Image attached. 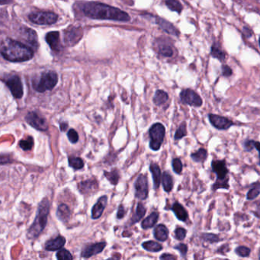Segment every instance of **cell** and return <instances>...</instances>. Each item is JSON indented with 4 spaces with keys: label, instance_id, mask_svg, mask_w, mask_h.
I'll use <instances>...</instances> for the list:
<instances>
[{
    "label": "cell",
    "instance_id": "cell-1",
    "mask_svg": "<svg viewBox=\"0 0 260 260\" xmlns=\"http://www.w3.org/2000/svg\"><path fill=\"white\" fill-rule=\"evenodd\" d=\"M82 11L83 14L89 19L123 22H129L131 20L129 15L125 11L100 3H86L82 8Z\"/></svg>",
    "mask_w": 260,
    "mask_h": 260
},
{
    "label": "cell",
    "instance_id": "cell-2",
    "mask_svg": "<svg viewBox=\"0 0 260 260\" xmlns=\"http://www.w3.org/2000/svg\"><path fill=\"white\" fill-rule=\"evenodd\" d=\"M1 55L10 62H25L34 57V51L29 46L16 40L7 38L3 43Z\"/></svg>",
    "mask_w": 260,
    "mask_h": 260
},
{
    "label": "cell",
    "instance_id": "cell-3",
    "mask_svg": "<svg viewBox=\"0 0 260 260\" xmlns=\"http://www.w3.org/2000/svg\"><path fill=\"white\" fill-rule=\"evenodd\" d=\"M49 213H50V201L47 198H44L38 204L35 219L27 233V237L28 239L34 240L39 237L40 234L42 233L47 225Z\"/></svg>",
    "mask_w": 260,
    "mask_h": 260
},
{
    "label": "cell",
    "instance_id": "cell-4",
    "mask_svg": "<svg viewBox=\"0 0 260 260\" xmlns=\"http://www.w3.org/2000/svg\"><path fill=\"white\" fill-rule=\"evenodd\" d=\"M212 170L216 174V181L212 185V190L213 192L218 189H230L229 170L227 167L226 160H213L212 161Z\"/></svg>",
    "mask_w": 260,
    "mask_h": 260
},
{
    "label": "cell",
    "instance_id": "cell-5",
    "mask_svg": "<svg viewBox=\"0 0 260 260\" xmlns=\"http://www.w3.org/2000/svg\"><path fill=\"white\" fill-rule=\"evenodd\" d=\"M58 73L55 71H47L41 74L38 81L33 80L32 86L34 90L42 93L46 91L52 90L58 84Z\"/></svg>",
    "mask_w": 260,
    "mask_h": 260
},
{
    "label": "cell",
    "instance_id": "cell-6",
    "mask_svg": "<svg viewBox=\"0 0 260 260\" xmlns=\"http://www.w3.org/2000/svg\"><path fill=\"white\" fill-rule=\"evenodd\" d=\"M150 141V148L153 151H158L161 148L166 135V128L163 124H153L149 131Z\"/></svg>",
    "mask_w": 260,
    "mask_h": 260
},
{
    "label": "cell",
    "instance_id": "cell-7",
    "mask_svg": "<svg viewBox=\"0 0 260 260\" xmlns=\"http://www.w3.org/2000/svg\"><path fill=\"white\" fill-rule=\"evenodd\" d=\"M28 19L32 23L40 25H50L56 23L58 16L52 12H37L28 16Z\"/></svg>",
    "mask_w": 260,
    "mask_h": 260
},
{
    "label": "cell",
    "instance_id": "cell-8",
    "mask_svg": "<svg viewBox=\"0 0 260 260\" xmlns=\"http://www.w3.org/2000/svg\"><path fill=\"white\" fill-rule=\"evenodd\" d=\"M25 121L32 128L40 131H46L48 130V124L47 119L38 112H30L25 116Z\"/></svg>",
    "mask_w": 260,
    "mask_h": 260
},
{
    "label": "cell",
    "instance_id": "cell-9",
    "mask_svg": "<svg viewBox=\"0 0 260 260\" xmlns=\"http://www.w3.org/2000/svg\"><path fill=\"white\" fill-rule=\"evenodd\" d=\"M83 30L81 27L70 26L64 31V41L66 45L73 47L81 41Z\"/></svg>",
    "mask_w": 260,
    "mask_h": 260
},
{
    "label": "cell",
    "instance_id": "cell-10",
    "mask_svg": "<svg viewBox=\"0 0 260 260\" xmlns=\"http://www.w3.org/2000/svg\"><path fill=\"white\" fill-rule=\"evenodd\" d=\"M180 101L182 104L200 108L202 106L203 100L199 95L191 89H185L180 92Z\"/></svg>",
    "mask_w": 260,
    "mask_h": 260
},
{
    "label": "cell",
    "instance_id": "cell-11",
    "mask_svg": "<svg viewBox=\"0 0 260 260\" xmlns=\"http://www.w3.org/2000/svg\"><path fill=\"white\" fill-rule=\"evenodd\" d=\"M209 122L211 125L218 131H228L231 127L235 125L234 122L225 116H218V115H207Z\"/></svg>",
    "mask_w": 260,
    "mask_h": 260
},
{
    "label": "cell",
    "instance_id": "cell-12",
    "mask_svg": "<svg viewBox=\"0 0 260 260\" xmlns=\"http://www.w3.org/2000/svg\"><path fill=\"white\" fill-rule=\"evenodd\" d=\"M135 197L138 199L145 200L147 198L149 193L148 179L146 175L140 174L134 183Z\"/></svg>",
    "mask_w": 260,
    "mask_h": 260
},
{
    "label": "cell",
    "instance_id": "cell-13",
    "mask_svg": "<svg viewBox=\"0 0 260 260\" xmlns=\"http://www.w3.org/2000/svg\"><path fill=\"white\" fill-rule=\"evenodd\" d=\"M5 83L15 98H21L23 96V86L19 76L14 75L10 77L6 80Z\"/></svg>",
    "mask_w": 260,
    "mask_h": 260
},
{
    "label": "cell",
    "instance_id": "cell-14",
    "mask_svg": "<svg viewBox=\"0 0 260 260\" xmlns=\"http://www.w3.org/2000/svg\"><path fill=\"white\" fill-rule=\"evenodd\" d=\"M155 19V23L158 24L163 31H165L167 34H171V35L179 37L180 35V32L177 28L174 26L171 22H168L163 18L158 17V16H153Z\"/></svg>",
    "mask_w": 260,
    "mask_h": 260
},
{
    "label": "cell",
    "instance_id": "cell-15",
    "mask_svg": "<svg viewBox=\"0 0 260 260\" xmlns=\"http://www.w3.org/2000/svg\"><path fill=\"white\" fill-rule=\"evenodd\" d=\"M106 246V243L105 241L94 243V244H91L89 245V246H86V247L82 250V257H83V258H89V257L97 255V254L102 252Z\"/></svg>",
    "mask_w": 260,
    "mask_h": 260
},
{
    "label": "cell",
    "instance_id": "cell-16",
    "mask_svg": "<svg viewBox=\"0 0 260 260\" xmlns=\"http://www.w3.org/2000/svg\"><path fill=\"white\" fill-rule=\"evenodd\" d=\"M45 40L53 51H61V41H60L59 31H54L47 33L46 34Z\"/></svg>",
    "mask_w": 260,
    "mask_h": 260
},
{
    "label": "cell",
    "instance_id": "cell-17",
    "mask_svg": "<svg viewBox=\"0 0 260 260\" xmlns=\"http://www.w3.org/2000/svg\"><path fill=\"white\" fill-rule=\"evenodd\" d=\"M20 33L22 34V38L28 44H31L34 47H38V35L36 34L35 31L31 29V28L23 27V28H21Z\"/></svg>",
    "mask_w": 260,
    "mask_h": 260
},
{
    "label": "cell",
    "instance_id": "cell-18",
    "mask_svg": "<svg viewBox=\"0 0 260 260\" xmlns=\"http://www.w3.org/2000/svg\"><path fill=\"white\" fill-rule=\"evenodd\" d=\"M108 197L106 195L100 197L98 201L94 204L92 209V218L95 220L99 218L102 215L107 205Z\"/></svg>",
    "mask_w": 260,
    "mask_h": 260
},
{
    "label": "cell",
    "instance_id": "cell-19",
    "mask_svg": "<svg viewBox=\"0 0 260 260\" xmlns=\"http://www.w3.org/2000/svg\"><path fill=\"white\" fill-rule=\"evenodd\" d=\"M170 209L179 221L186 222L189 220V216L187 210L179 201H175Z\"/></svg>",
    "mask_w": 260,
    "mask_h": 260
},
{
    "label": "cell",
    "instance_id": "cell-20",
    "mask_svg": "<svg viewBox=\"0 0 260 260\" xmlns=\"http://www.w3.org/2000/svg\"><path fill=\"white\" fill-rule=\"evenodd\" d=\"M79 190L82 194L90 193L98 189V183L95 179H88L80 182L78 185Z\"/></svg>",
    "mask_w": 260,
    "mask_h": 260
},
{
    "label": "cell",
    "instance_id": "cell-21",
    "mask_svg": "<svg viewBox=\"0 0 260 260\" xmlns=\"http://www.w3.org/2000/svg\"><path fill=\"white\" fill-rule=\"evenodd\" d=\"M66 243V239L62 236L48 240L45 243V249L47 251H55L62 249Z\"/></svg>",
    "mask_w": 260,
    "mask_h": 260
},
{
    "label": "cell",
    "instance_id": "cell-22",
    "mask_svg": "<svg viewBox=\"0 0 260 260\" xmlns=\"http://www.w3.org/2000/svg\"><path fill=\"white\" fill-rule=\"evenodd\" d=\"M150 170L152 173V177H153V186H154L155 189H158L161 185V179H162L161 168L158 164L152 163L150 166Z\"/></svg>",
    "mask_w": 260,
    "mask_h": 260
},
{
    "label": "cell",
    "instance_id": "cell-23",
    "mask_svg": "<svg viewBox=\"0 0 260 260\" xmlns=\"http://www.w3.org/2000/svg\"><path fill=\"white\" fill-rule=\"evenodd\" d=\"M153 235L158 241L165 242L169 237V230L164 225H159L155 228Z\"/></svg>",
    "mask_w": 260,
    "mask_h": 260
},
{
    "label": "cell",
    "instance_id": "cell-24",
    "mask_svg": "<svg viewBox=\"0 0 260 260\" xmlns=\"http://www.w3.org/2000/svg\"><path fill=\"white\" fill-rule=\"evenodd\" d=\"M159 216V213L157 212L150 214L147 218H145V219L142 221L141 228L144 230L150 229V228H153V227L155 226L157 223H158Z\"/></svg>",
    "mask_w": 260,
    "mask_h": 260
},
{
    "label": "cell",
    "instance_id": "cell-25",
    "mask_svg": "<svg viewBox=\"0 0 260 260\" xmlns=\"http://www.w3.org/2000/svg\"><path fill=\"white\" fill-rule=\"evenodd\" d=\"M70 215H71V212L67 204H61L58 206L57 216L60 221H62L63 223H67L70 220Z\"/></svg>",
    "mask_w": 260,
    "mask_h": 260
},
{
    "label": "cell",
    "instance_id": "cell-26",
    "mask_svg": "<svg viewBox=\"0 0 260 260\" xmlns=\"http://www.w3.org/2000/svg\"><path fill=\"white\" fill-rule=\"evenodd\" d=\"M162 184L164 191L167 193L173 190L174 182H173V176L168 171H165L163 173Z\"/></svg>",
    "mask_w": 260,
    "mask_h": 260
},
{
    "label": "cell",
    "instance_id": "cell-27",
    "mask_svg": "<svg viewBox=\"0 0 260 260\" xmlns=\"http://www.w3.org/2000/svg\"><path fill=\"white\" fill-rule=\"evenodd\" d=\"M190 157L194 162L204 164L207 161L209 153L204 148H200L196 152L191 153Z\"/></svg>",
    "mask_w": 260,
    "mask_h": 260
},
{
    "label": "cell",
    "instance_id": "cell-28",
    "mask_svg": "<svg viewBox=\"0 0 260 260\" xmlns=\"http://www.w3.org/2000/svg\"><path fill=\"white\" fill-rule=\"evenodd\" d=\"M211 56H212V58H217V59L219 60L221 62H224V61L226 60V53L221 48V47H220L217 43H215V44L212 46V48H211Z\"/></svg>",
    "mask_w": 260,
    "mask_h": 260
},
{
    "label": "cell",
    "instance_id": "cell-29",
    "mask_svg": "<svg viewBox=\"0 0 260 260\" xmlns=\"http://www.w3.org/2000/svg\"><path fill=\"white\" fill-rule=\"evenodd\" d=\"M250 187L251 189L248 191L247 194H246V199L248 201H252L260 195L259 181H257V182L251 184Z\"/></svg>",
    "mask_w": 260,
    "mask_h": 260
},
{
    "label": "cell",
    "instance_id": "cell-30",
    "mask_svg": "<svg viewBox=\"0 0 260 260\" xmlns=\"http://www.w3.org/2000/svg\"><path fill=\"white\" fill-rule=\"evenodd\" d=\"M169 99V95L167 92L164 90H157L153 96V101L156 106H161L165 104Z\"/></svg>",
    "mask_w": 260,
    "mask_h": 260
},
{
    "label": "cell",
    "instance_id": "cell-31",
    "mask_svg": "<svg viewBox=\"0 0 260 260\" xmlns=\"http://www.w3.org/2000/svg\"><path fill=\"white\" fill-rule=\"evenodd\" d=\"M142 247H143L145 250L152 252H158L164 249V247H163V246L161 243L153 241V240L146 241L144 242V243H142Z\"/></svg>",
    "mask_w": 260,
    "mask_h": 260
},
{
    "label": "cell",
    "instance_id": "cell-32",
    "mask_svg": "<svg viewBox=\"0 0 260 260\" xmlns=\"http://www.w3.org/2000/svg\"><path fill=\"white\" fill-rule=\"evenodd\" d=\"M146 209L141 203H138L137 204V209H136L135 214H134L132 218L131 219V225H134L136 223L140 221L142 218L144 217L145 214H146Z\"/></svg>",
    "mask_w": 260,
    "mask_h": 260
},
{
    "label": "cell",
    "instance_id": "cell-33",
    "mask_svg": "<svg viewBox=\"0 0 260 260\" xmlns=\"http://www.w3.org/2000/svg\"><path fill=\"white\" fill-rule=\"evenodd\" d=\"M158 53L166 58H170L173 56L174 51L173 47L169 43L162 42L158 46Z\"/></svg>",
    "mask_w": 260,
    "mask_h": 260
},
{
    "label": "cell",
    "instance_id": "cell-34",
    "mask_svg": "<svg viewBox=\"0 0 260 260\" xmlns=\"http://www.w3.org/2000/svg\"><path fill=\"white\" fill-rule=\"evenodd\" d=\"M104 176L112 185H116L119 183L120 174H119V170L117 169H114L113 171L111 172L105 171Z\"/></svg>",
    "mask_w": 260,
    "mask_h": 260
},
{
    "label": "cell",
    "instance_id": "cell-35",
    "mask_svg": "<svg viewBox=\"0 0 260 260\" xmlns=\"http://www.w3.org/2000/svg\"><path fill=\"white\" fill-rule=\"evenodd\" d=\"M187 124L185 122H182L176 129L174 135V140L176 141L182 140L184 137L187 135Z\"/></svg>",
    "mask_w": 260,
    "mask_h": 260
},
{
    "label": "cell",
    "instance_id": "cell-36",
    "mask_svg": "<svg viewBox=\"0 0 260 260\" xmlns=\"http://www.w3.org/2000/svg\"><path fill=\"white\" fill-rule=\"evenodd\" d=\"M200 238H201L203 241L212 243V244L221 241V238L218 234H212V233H202V234L200 235Z\"/></svg>",
    "mask_w": 260,
    "mask_h": 260
},
{
    "label": "cell",
    "instance_id": "cell-37",
    "mask_svg": "<svg viewBox=\"0 0 260 260\" xmlns=\"http://www.w3.org/2000/svg\"><path fill=\"white\" fill-rule=\"evenodd\" d=\"M165 4L170 10L176 12L178 14H181L182 10H183V7H182V5L179 0H166Z\"/></svg>",
    "mask_w": 260,
    "mask_h": 260
},
{
    "label": "cell",
    "instance_id": "cell-38",
    "mask_svg": "<svg viewBox=\"0 0 260 260\" xmlns=\"http://www.w3.org/2000/svg\"><path fill=\"white\" fill-rule=\"evenodd\" d=\"M69 166L75 170H81L84 167V163L80 158L70 157L68 158Z\"/></svg>",
    "mask_w": 260,
    "mask_h": 260
},
{
    "label": "cell",
    "instance_id": "cell-39",
    "mask_svg": "<svg viewBox=\"0 0 260 260\" xmlns=\"http://www.w3.org/2000/svg\"><path fill=\"white\" fill-rule=\"evenodd\" d=\"M34 146V140L32 137H28L25 140H22L19 141V146L25 151L31 150Z\"/></svg>",
    "mask_w": 260,
    "mask_h": 260
},
{
    "label": "cell",
    "instance_id": "cell-40",
    "mask_svg": "<svg viewBox=\"0 0 260 260\" xmlns=\"http://www.w3.org/2000/svg\"><path fill=\"white\" fill-rule=\"evenodd\" d=\"M234 252L238 256L242 257V258H246V257H249L250 255L251 249L246 246H238L236 248Z\"/></svg>",
    "mask_w": 260,
    "mask_h": 260
},
{
    "label": "cell",
    "instance_id": "cell-41",
    "mask_svg": "<svg viewBox=\"0 0 260 260\" xmlns=\"http://www.w3.org/2000/svg\"><path fill=\"white\" fill-rule=\"evenodd\" d=\"M172 167H173V172L176 174H182V170H183V164L180 158H174L172 161Z\"/></svg>",
    "mask_w": 260,
    "mask_h": 260
},
{
    "label": "cell",
    "instance_id": "cell-42",
    "mask_svg": "<svg viewBox=\"0 0 260 260\" xmlns=\"http://www.w3.org/2000/svg\"><path fill=\"white\" fill-rule=\"evenodd\" d=\"M186 234H187V231L184 228H176L174 231V237L176 240H179V241H182L185 240L186 237Z\"/></svg>",
    "mask_w": 260,
    "mask_h": 260
},
{
    "label": "cell",
    "instance_id": "cell-43",
    "mask_svg": "<svg viewBox=\"0 0 260 260\" xmlns=\"http://www.w3.org/2000/svg\"><path fill=\"white\" fill-rule=\"evenodd\" d=\"M57 258L59 260H71L73 259V255L70 253V251L65 249H61L58 251L56 255Z\"/></svg>",
    "mask_w": 260,
    "mask_h": 260
},
{
    "label": "cell",
    "instance_id": "cell-44",
    "mask_svg": "<svg viewBox=\"0 0 260 260\" xmlns=\"http://www.w3.org/2000/svg\"><path fill=\"white\" fill-rule=\"evenodd\" d=\"M173 248H174L176 250L179 251V253H180V255H182V257H183V258L186 256L188 253V250H189L188 245L185 244V243H179V244L176 245Z\"/></svg>",
    "mask_w": 260,
    "mask_h": 260
},
{
    "label": "cell",
    "instance_id": "cell-45",
    "mask_svg": "<svg viewBox=\"0 0 260 260\" xmlns=\"http://www.w3.org/2000/svg\"><path fill=\"white\" fill-rule=\"evenodd\" d=\"M67 137L72 143H77L79 140V134L74 129H70L67 132Z\"/></svg>",
    "mask_w": 260,
    "mask_h": 260
},
{
    "label": "cell",
    "instance_id": "cell-46",
    "mask_svg": "<svg viewBox=\"0 0 260 260\" xmlns=\"http://www.w3.org/2000/svg\"><path fill=\"white\" fill-rule=\"evenodd\" d=\"M243 147L246 151L251 152L254 149V140H249L246 139L243 142Z\"/></svg>",
    "mask_w": 260,
    "mask_h": 260
},
{
    "label": "cell",
    "instance_id": "cell-47",
    "mask_svg": "<svg viewBox=\"0 0 260 260\" xmlns=\"http://www.w3.org/2000/svg\"><path fill=\"white\" fill-rule=\"evenodd\" d=\"M221 70H222V75L224 76V77H229L232 76L233 71L229 66L224 64V65L221 67Z\"/></svg>",
    "mask_w": 260,
    "mask_h": 260
},
{
    "label": "cell",
    "instance_id": "cell-48",
    "mask_svg": "<svg viewBox=\"0 0 260 260\" xmlns=\"http://www.w3.org/2000/svg\"><path fill=\"white\" fill-rule=\"evenodd\" d=\"M230 250H231L230 245L228 244V243H225V244H223L222 246H221L218 248V250H217V252L221 254V255H227V253H228V252H230Z\"/></svg>",
    "mask_w": 260,
    "mask_h": 260
},
{
    "label": "cell",
    "instance_id": "cell-49",
    "mask_svg": "<svg viewBox=\"0 0 260 260\" xmlns=\"http://www.w3.org/2000/svg\"><path fill=\"white\" fill-rule=\"evenodd\" d=\"M160 259L176 260L177 259V257H176V255H173V254L164 253L162 255L160 256Z\"/></svg>",
    "mask_w": 260,
    "mask_h": 260
},
{
    "label": "cell",
    "instance_id": "cell-50",
    "mask_svg": "<svg viewBox=\"0 0 260 260\" xmlns=\"http://www.w3.org/2000/svg\"><path fill=\"white\" fill-rule=\"evenodd\" d=\"M242 32H243V35H244L246 38H249L252 36V30H251L250 28H248V27H243Z\"/></svg>",
    "mask_w": 260,
    "mask_h": 260
},
{
    "label": "cell",
    "instance_id": "cell-51",
    "mask_svg": "<svg viewBox=\"0 0 260 260\" xmlns=\"http://www.w3.org/2000/svg\"><path fill=\"white\" fill-rule=\"evenodd\" d=\"M125 209L122 204H121L119 207V210H118L117 218L118 219H122L125 217Z\"/></svg>",
    "mask_w": 260,
    "mask_h": 260
},
{
    "label": "cell",
    "instance_id": "cell-52",
    "mask_svg": "<svg viewBox=\"0 0 260 260\" xmlns=\"http://www.w3.org/2000/svg\"><path fill=\"white\" fill-rule=\"evenodd\" d=\"M254 149L257 150L258 153V158H260V142L254 140Z\"/></svg>",
    "mask_w": 260,
    "mask_h": 260
},
{
    "label": "cell",
    "instance_id": "cell-53",
    "mask_svg": "<svg viewBox=\"0 0 260 260\" xmlns=\"http://www.w3.org/2000/svg\"><path fill=\"white\" fill-rule=\"evenodd\" d=\"M60 128H61V131H66L68 128V124L67 122H62L60 124Z\"/></svg>",
    "mask_w": 260,
    "mask_h": 260
},
{
    "label": "cell",
    "instance_id": "cell-54",
    "mask_svg": "<svg viewBox=\"0 0 260 260\" xmlns=\"http://www.w3.org/2000/svg\"><path fill=\"white\" fill-rule=\"evenodd\" d=\"M13 0H1V5H7V4H10L13 3Z\"/></svg>",
    "mask_w": 260,
    "mask_h": 260
},
{
    "label": "cell",
    "instance_id": "cell-55",
    "mask_svg": "<svg viewBox=\"0 0 260 260\" xmlns=\"http://www.w3.org/2000/svg\"><path fill=\"white\" fill-rule=\"evenodd\" d=\"M252 213H253V215L256 216L257 218H260V207H258L255 212H252Z\"/></svg>",
    "mask_w": 260,
    "mask_h": 260
},
{
    "label": "cell",
    "instance_id": "cell-56",
    "mask_svg": "<svg viewBox=\"0 0 260 260\" xmlns=\"http://www.w3.org/2000/svg\"><path fill=\"white\" fill-rule=\"evenodd\" d=\"M258 258L260 259V249L259 251H258Z\"/></svg>",
    "mask_w": 260,
    "mask_h": 260
},
{
    "label": "cell",
    "instance_id": "cell-57",
    "mask_svg": "<svg viewBox=\"0 0 260 260\" xmlns=\"http://www.w3.org/2000/svg\"><path fill=\"white\" fill-rule=\"evenodd\" d=\"M258 159H259V161H258V165H259V167H260V158H258Z\"/></svg>",
    "mask_w": 260,
    "mask_h": 260
},
{
    "label": "cell",
    "instance_id": "cell-58",
    "mask_svg": "<svg viewBox=\"0 0 260 260\" xmlns=\"http://www.w3.org/2000/svg\"><path fill=\"white\" fill-rule=\"evenodd\" d=\"M258 44H259V47H260V37H259V39H258Z\"/></svg>",
    "mask_w": 260,
    "mask_h": 260
}]
</instances>
